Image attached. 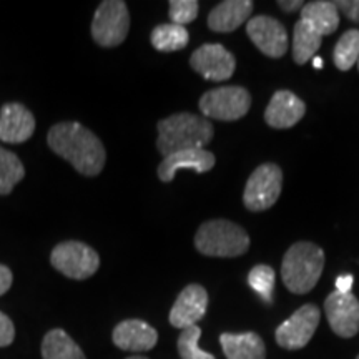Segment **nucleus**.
Listing matches in <instances>:
<instances>
[{
    "mask_svg": "<svg viewBox=\"0 0 359 359\" xmlns=\"http://www.w3.org/2000/svg\"><path fill=\"white\" fill-rule=\"evenodd\" d=\"M313 65H314V69H321L323 67V58L321 57H314L313 58Z\"/></svg>",
    "mask_w": 359,
    "mask_h": 359,
    "instance_id": "34",
    "label": "nucleus"
},
{
    "mask_svg": "<svg viewBox=\"0 0 359 359\" xmlns=\"http://www.w3.org/2000/svg\"><path fill=\"white\" fill-rule=\"evenodd\" d=\"M339 12H343L351 22L359 24V0H339L334 2Z\"/></svg>",
    "mask_w": 359,
    "mask_h": 359,
    "instance_id": "30",
    "label": "nucleus"
},
{
    "mask_svg": "<svg viewBox=\"0 0 359 359\" xmlns=\"http://www.w3.org/2000/svg\"><path fill=\"white\" fill-rule=\"evenodd\" d=\"M206 308H208V293H206V290L200 285H188L178 294L173 308L170 309V325L173 327H180V330L196 326L205 318Z\"/></svg>",
    "mask_w": 359,
    "mask_h": 359,
    "instance_id": "13",
    "label": "nucleus"
},
{
    "mask_svg": "<svg viewBox=\"0 0 359 359\" xmlns=\"http://www.w3.org/2000/svg\"><path fill=\"white\" fill-rule=\"evenodd\" d=\"M275 269L268 264H257L248 275V285L263 302H273V290H275Z\"/></svg>",
    "mask_w": 359,
    "mask_h": 359,
    "instance_id": "26",
    "label": "nucleus"
},
{
    "mask_svg": "<svg viewBox=\"0 0 359 359\" xmlns=\"http://www.w3.org/2000/svg\"><path fill=\"white\" fill-rule=\"evenodd\" d=\"M356 359H359V354H358V358H356Z\"/></svg>",
    "mask_w": 359,
    "mask_h": 359,
    "instance_id": "37",
    "label": "nucleus"
},
{
    "mask_svg": "<svg viewBox=\"0 0 359 359\" xmlns=\"http://www.w3.org/2000/svg\"><path fill=\"white\" fill-rule=\"evenodd\" d=\"M127 359H148V358H145V356H130Z\"/></svg>",
    "mask_w": 359,
    "mask_h": 359,
    "instance_id": "35",
    "label": "nucleus"
},
{
    "mask_svg": "<svg viewBox=\"0 0 359 359\" xmlns=\"http://www.w3.org/2000/svg\"><path fill=\"white\" fill-rule=\"evenodd\" d=\"M35 132L32 111L22 103H6L0 110V140L6 143L27 142Z\"/></svg>",
    "mask_w": 359,
    "mask_h": 359,
    "instance_id": "17",
    "label": "nucleus"
},
{
    "mask_svg": "<svg viewBox=\"0 0 359 359\" xmlns=\"http://www.w3.org/2000/svg\"><path fill=\"white\" fill-rule=\"evenodd\" d=\"M219 344L226 359H266V348L259 334L248 333H223Z\"/></svg>",
    "mask_w": 359,
    "mask_h": 359,
    "instance_id": "19",
    "label": "nucleus"
},
{
    "mask_svg": "<svg viewBox=\"0 0 359 359\" xmlns=\"http://www.w3.org/2000/svg\"><path fill=\"white\" fill-rule=\"evenodd\" d=\"M253 7L251 0H226L218 4L210 12L208 27L218 34L235 32L246 20H250Z\"/></svg>",
    "mask_w": 359,
    "mask_h": 359,
    "instance_id": "18",
    "label": "nucleus"
},
{
    "mask_svg": "<svg viewBox=\"0 0 359 359\" xmlns=\"http://www.w3.org/2000/svg\"><path fill=\"white\" fill-rule=\"evenodd\" d=\"M283 172L275 163H263L246 182L243 203L250 212H264L276 203L281 195Z\"/></svg>",
    "mask_w": 359,
    "mask_h": 359,
    "instance_id": "7",
    "label": "nucleus"
},
{
    "mask_svg": "<svg viewBox=\"0 0 359 359\" xmlns=\"http://www.w3.org/2000/svg\"><path fill=\"white\" fill-rule=\"evenodd\" d=\"M130 13L122 0H105L98 6L92 22V37L100 47H116L127 39Z\"/></svg>",
    "mask_w": 359,
    "mask_h": 359,
    "instance_id": "6",
    "label": "nucleus"
},
{
    "mask_svg": "<svg viewBox=\"0 0 359 359\" xmlns=\"http://www.w3.org/2000/svg\"><path fill=\"white\" fill-rule=\"evenodd\" d=\"M246 34L258 50L269 58H280L288 52V32L275 17H253L246 24Z\"/></svg>",
    "mask_w": 359,
    "mask_h": 359,
    "instance_id": "11",
    "label": "nucleus"
},
{
    "mask_svg": "<svg viewBox=\"0 0 359 359\" xmlns=\"http://www.w3.org/2000/svg\"><path fill=\"white\" fill-rule=\"evenodd\" d=\"M24 177L25 168L19 156L0 147V195H8Z\"/></svg>",
    "mask_w": 359,
    "mask_h": 359,
    "instance_id": "24",
    "label": "nucleus"
},
{
    "mask_svg": "<svg viewBox=\"0 0 359 359\" xmlns=\"http://www.w3.org/2000/svg\"><path fill=\"white\" fill-rule=\"evenodd\" d=\"M48 147L85 177H97L105 167V147L95 133L77 122H62L48 130Z\"/></svg>",
    "mask_w": 359,
    "mask_h": 359,
    "instance_id": "1",
    "label": "nucleus"
},
{
    "mask_svg": "<svg viewBox=\"0 0 359 359\" xmlns=\"http://www.w3.org/2000/svg\"><path fill=\"white\" fill-rule=\"evenodd\" d=\"M156 148L161 155L168 156L175 151L203 148L212 142L213 125L203 116L193 114H175L160 120Z\"/></svg>",
    "mask_w": 359,
    "mask_h": 359,
    "instance_id": "2",
    "label": "nucleus"
},
{
    "mask_svg": "<svg viewBox=\"0 0 359 359\" xmlns=\"http://www.w3.org/2000/svg\"><path fill=\"white\" fill-rule=\"evenodd\" d=\"M358 67H359V58H358Z\"/></svg>",
    "mask_w": 359,
    "mask_h": 359,
    "instance_id": "36",
    "label": "nucleus"
},
{
    "mask_svg": "<svg viewBox=\"0 0 359 359\" xmlns=\"http://www.w3.org/2000/svg\"><path fill=\"white\" fill-rule=\"evenodd\" d=\"M13 281L12 271L8 269L6 264H0V296L6 294L8 290H11Z\"/></svg>",
    "mask_w": 359,
    "mask_h": 359,
    "instance_id": "31",
    "label": "nucleus"
},
{
    "mask_svg": "<svg viewBox=\"0 0 359 359\" xmlns=\"http://www.w3.org/2000/svg\"><path fill=\"white\" fill-rule=\"evenodd\" d=\"M359 58V30L351 29L341 35L333 52L334 65L341 72H348L353 69Z\"/></svg>",
    "mask_w": 359,
    "mask_h": 359,
    "instance_id": "25",
    "label": "nucleus"
},
{
    "mask_svg": "<svg viewBox=\"0 0 359 359\" xmlns=\"http://www.w3.org/2000/svg\"><path fill=\"white\" fill-rule=\"evenodd\" d=\"M331 330L341 338H353L359 331V299L353 293L333 291L325 302Z\"/></svg>",
    "mask_w": 359,
    "mask_h": 359,
    "instance_id": "12",
    "label": "nucleus"
},
{
    "mask_svg": "<svg viewBox=\"0 0 359 359\" xmlns=\"http://www.w3.org/2000/svg\"><path fill=\"white\" fill-rule=\"evenodd\" d=\"M201 338V327L190 326L182 330V334L178 336V354L182 359H217L213 354L203 351L198 346Z\"/></svg>",
    "mask_w": 359,
    "mask_h": 359,
    "instance_id": "27",
    "label": "nucleus"
},
{
    "mask_svg": "<svg viewBox=\"0 0 359 359\" xmlns=\"http://www.w3.org/2000/svg\"><path fill=\"white\" fill-rule=\"evenodd\" d=\"M217 163V158L212 151L205 150V148H195V150H182L175 151V154L165 156L158 165V178L161 182L168 183L173 182L175 175L178 170H193L196 173H206L210 172Z\"/></svg>",
    "mask_w": 359,
    "mask_h": 359,
    "instance_id": "14",
    "label": "nucleus"
},
{
    "mask_svg": "<svg viewBox=\"0 0 359 359\" xmlns=\"http://www.w3.org/2000/svg\"><path fill=\"white\" fill-rule=\"evenodd\" d=\"M42 359H87L82 348L60 327L48 331L42 341Z\"/></svg>",
    "mask_w": 359,
    "mask_h": 359,
    "instance_id": "21",
    "label": "nucleus"
},
{
    "mask_svg": "<svg viewBox=\"0 0 359 359\" xmlns=\"http://www.w3.org/2000/svg\"><path fill=\"white\" fill-rule=\"evenodd\" d=\"M15 338V327L11 318L6 313L0 311V348L11 346Z\"/></svg>",
    "mask_w": 359,
    "mask_h": 359,
    "instance_id": "29",
    "label": "nucleus"
},
{
    "mask_svg": "<svg viewBox=\"0 0 359 359\" xmlns=\"http://www.w3.org/2000/svg\"><path fill=\"white\" fill-rule=\"evenodd\" d=\"M321 47V35L304 20H298L293 30V60L304 65L313 60Z\"/></svg>",
    "mask_w": 359,
    "mask_h": 359,
    "instance_id": "22",
    "label": "nucleus"
},
{
    "mask_svg": "<svg viewBox=\"0 0 359 359\" xmlns=\"http://www.w3.org/2000/svg\"><path fill=\"white\" fill-rule=\"evenodd\" d=\"M190 65L210 82H224L235 74L236 58L223 45L205 43L191 53Z\"/></svg>",
    "mask_w": 359,
    "mask_h": 359,
    "instance_id": "10",
    "label": "nucleus"
},
{
    "mask_svg": "<svg viewBox=\"0 0 359 359\" xmlns=\"http://www.w3.org/2000/svg\"><path fill=\"white\" fill-rule=\"evenodd\" d=\"M320 309L311 303L296 309L288 320L276 327L275 338L278 346L288 351H296L306 346L316 327L320 326Z\"/></svg>",
    "mask_w": 359,
    "mask_h": 359,
    "instance_id": "9",
    "label": "nucleus"
},
{
    "mask_svg": "<svg viewBox=\"0 0 359 359\" xmlns=\"http://www.w3.org/2000/svg\"><path fill=\"white\" fill-rule=\"evenodd\" d=\"M306 114V105L290 90H278L269 100L264 120L271 128L285 130L294 127Z\"/></svg>",
    "mask_w": 359,
    "mask_h": 359,
    "instance_id": "15",
    "label": "nucleus"
},
{
    "mask_svg": "<svg viewBox=\"0 0 359 359\" xmlns=\"http://www.w3.org/2000/svg\"><path fill=\"white\" fill-rule=\"evenodd\" d=\"M200 110L205 116L219 122H235L250 111L251 95L243 87H219L203 93L200 98Z\"/></svg>",
    "mask_w": 359,
    "mask_h": 359,
    "instance_id": "5",
    "label": "nucleus"
},
{
    "mask_svg": "<svg viewBox=\"0 0 359 359\" xmlns=\"http://www.w3.org/2000/svg\"><path fill=\"white\" fill-rule=\"evenodd\" d=\"M198 2L196 0H172L170 2V19L172 24L185 27L198 17Z\"/></svg>",
    "mask_w": 359,
    "mask_h": 359,
    "instance_id": "28",
    "label": "nucleus"
},
{
    "mask_svg": "<svg viewBox=\"0 0 359 359\" xmlns=\"http://www.w3.org/2000/svg\"><path fill=\"white\" fill-rule=\"evenodd\" d=\"M195 246L205 257L236 258L250 250V236L230 219H210L196 231Z\"/></svg>",
    "mask_w": 359,
    "mask_h": 359,
    "instance_id": "4",
    "label": "nucleus"
},
{
    "mask_svg": "<svg viewBox=\"0 0 359 359\" xmlns=\"http://www.w3.org/2000/svg\"><path fill=\"white\" fill-rule=\"evenodd\" d=\"M302 20L311 25L318 34L331 35L339 27V11L334 2L330 0H314L304 4L302 8Z\"/></svg>",
    "mask_w": 359,
    "mask_h": 359,
    "instance_id": "20",
    "label": "nucleus"
},
{
    "mask_svg": "<svg viewBox=\"0 0 359 359\" xmlns=\"http://www.w3.org/2000/svg\"><path fill=\"white\" fill-rule=\"evenodd\" d=\"M52 266L72 280H87L97 273L100 257L88 245L80 241H65L57 245L50 255Z\"/></svg>",
    "mask_w": 359,
    "mask_h": 359,
    "instance_id": "8",
    "label": "nucleus"
},
{
    "mask_svg": "<svg viewBox=\"0 0 359 359\" xmlns=\"http://www.w3.org/2000/svg\"><path fill=\"white\" fill-rule=\"evenodd\" d=\"M114 344L130 353H145L156 346L158 333L155 327L142 320H125L115 326Z\"/></svg>",
    "mask_w": 359,
    "mask_h": 359,
    "instance_id": "16",
    "label": "nucleus"
},
{
    "mask_svg": "<svg viewBox=\"0 0 359 359\" xmlns=\"http://www.w3.org/2000/svg\"><path fill=\"white\" fill-rule=\"evenodd\" d=\"M150 40L158 52H177L187 47L190 35L182 25L161 24L151 30Z\"/></svg>",
    "mask_w": 359,
    "mask_h": 359,
    "instance_id": "23",
    "label": "nucleus"
},
{
    "mask_svg": "<svg viewBox=\"0 0 359 359\" xmlns=\"http://www.w3.org/2000/svg\"><path fill=\"white\" fill-rule=\"evenodd\" d=\"M354 278L351 275H343L336 280V291L339 293H351Z\"/></svg>",
    "mask_w": 359,
    "mask_h": 359,
    "instance_id": "32",
    "label": "nucleus"
},
{
    "mask_svg": "<svg viewBox=\"0 0 359 359\" xmlns=\"http://www.w3.org/2000/svg\"><path fill=\"white\" fill-rule=\"evenodd\" d=\"M325 268V251L309 241H298L285 253L281 278L294 294H306L320 281Z\"/></svg>",
    "mask_w": 359,
    "mask_h": 359,
    "instance_id": "3",
    "label": "nucleus"
},
{
    "mask_svg": "<svg viewBox=\"0 0 359 359\" xmlns=\"http://www.w3.org/2000/svg\"><path fill=\"white\" fill-rule=\"evenodd\" d=\"M278 6H280V8L283 12H296L298 8H303L304 7V2H302V0H294V2H286V0H281V2H278Z\"/></svg>",
    "mask_w": 359,
    "mask_h": 359,
    "instance_id": "33",
    "label": "nucleus"
}]
</instances>
